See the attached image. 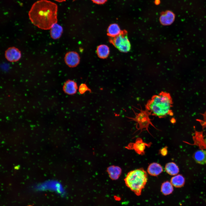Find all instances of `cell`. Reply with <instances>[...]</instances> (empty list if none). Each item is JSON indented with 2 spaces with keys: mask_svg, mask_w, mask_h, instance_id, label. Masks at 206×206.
Instances as JSON below:
<instances>
[{
  "mask_svg": "<svg viewBox=\"0 0 206 206\" xmlns=\"http://www.w3.org/2000/svg\"><path fill=\"white\" fill-rule=\"evenodd\" d=\"M5 56L6 59L11 62L18 61L21 58V53L20 51L14 47H11L5 51Z\"/></svg>",
  "mask_w": 206,
  "mask_h": 206,
  "instance_id": "obj_7",
  "label": "cell"
},
{
  "mask_svg": "<svg viewBox=\"0 0 206 206\" xmlns=\"http://www.w3.org/2000/svg\"><path fill=\"white\" fill-rule=\"evenodd\" d=\"M110 41L120 52H127L130 48L129 41L126 35L122 33L114 37H110Z\"/></svg>",
  "mask_w": 206,
  "mask_h": 206,
  "instance_id": "obj_5",
  "label": "cell"
},
{
  "mask_svg": "<svg viewBox=\"0 0 206 206\" xmlns=\"http://www.w3.org/2000/svg\"><path fill=\"white\" fill-rule=\"evenodd\" d=\"M175 19V14L170 10H167L161 13L159 20L161 23L163 25H168L171 24Z\"/></svg>",
  "mask_w": 206,
  "mask_h": 206,
  "instance_id": "obj_9",
  "label": "cell"
},
{
  "mask_svg": "<svg viewBox=\"0 0 206 206\" xmlns=\"http://www.w3.org/2000/svg\"><path fill=\"white\" fill-rule=\"evenodd\" d=\"M160 153L162 155L165 156L167 153V149L166 147L163 148L160 150Z\"/></svg>",
  "mask_w": 206,
  "mask_h": 206,
  "instance_id": "obj_23",
  "label": "cell"
},
{
  "mask_svg": "<svg viewBox=\"0 0 206 206\" xmlns=\"http://www.w3.org/2000/svg\"><path fill=\"white\" fill-rule=\"evenodd\" d=\"M139 110L140 112L138 113H136L134 111L135 115L134 117H128V118L130 119V121H134L136 122V127L137 131H140V133H141L143 130H146L150 134L148 130L150 125L157 129L151 122V119L149 117L151 114L146 109L145 110L142 109Z\"/></svg>",
  "mask_w": 206,
  "mask_h": 206,
  "instance_id": "obj_4",
  "label": "cell"
},
{
  "mask_svg": "<svg viewBox=\"0 0 206 206\" xmlns=\"http://www.w3.org/2000/svg\"><path fill=\"white\" fill-rule=\"evenodd\" d=\"M163 171L162 166L159 164L153 163L150 164L148 168L147 171L150 175L157 176L161 173Z\"/></svg>",
  "mask_w": 206,
  "mask_h": 206,
  "instance_id": "obj_13",
  "label": "cell"
},
{
  "mask_svg": "<svg viewBox=\"0 0 206 206\" xmlns=\"http://www.w3.org/2000/svg\"><path fill=\"white\" fill-rule=\"evenodd\" d=\"M94 3L98 4L101 5L105 3L107 0H91Z\"/></svg>",
  "mask_w": 206,
  "mask_h": 206,
  "instance_id": "obj_22",
  "label": "cell"
},
{
  "mask_svg": "<svg viewBox=\"0 0 206 206\" xmlns=\"http://www.w3.org/2000/svg\"><path fill=\"white\" fill-rule=\"evenodd\" d=\"M62 27L57 23L54 24L50 29V35L52 38L56 39L61 36L63 32Z\"/></svg>",
  "mask_w": 206,
  "mask_h": 206,
  "instance_id": "obj_14",
  "label": "cell"
},
{
  "mask_svg": "<svg viewBox=\"0 0 206 206\" xmlns=\"http://www.w3.org/2000/svg\"><path fill=\"white\" fill-rule=\"evenodd\" d=\"M161 191L164 195H170L173 191V185L171 182L169 181H165L162 184Z\"/></svg>",
  "mask_w": 206,
  "mask_h": 206,
  "instance_id": "obj_19",
  "label": "cell"
},
{
  "mask_svg": "<svg viewBox=\"0 0 206 206\" xmlns=\"http://www.w3.org/2000/svg\"><path fill=\"white\" fill-rule=\"evenodd\" d=\"M151 143H147L143 141L140 138H138L134 143H130L126 147L128 149L134 150L138 154L143 155L144 153L146 146H150Z\"/></svg>",
  "mask_w": 206,
  "mask_h": 206,
  "instance_id": "obj_6",
  "label": "cell"
},
{
  "mask_svg": "<svg viewBox=\"0 0 206 206\" xmlns=\"http://www.w3.org/2000/svg\"><path fill=\"white\" fill-rule=\"evenodd\" d=\"M96 53L99 58L102 59L106 58L109 55V48L106 45H101L97 47Z\"/></svg>",
  "mask_w": 206,
  "mask_h": 206,
  "instance_id": "obj_16",
  "label": "cell"
},
{
  "mask_svg": "<svg viewBox=\"0 0 206 206\" xmlns=\"http://www.w3.org/2000/svg\"><path fill=\"white\" fill-rule=\"evenodd\" d=\"M154 3L155 5H158L160 3V0H155Z\"/></svg>",
  "mask_w": 206,
  "mask_h": 206,
  "instance_id": "obj_24",
  "label": "cell"
},
{
  "mask_svg": "<svg viewBox=\"0 0 206 206\" xmlns=\"http://www.w3.org/2000/svg\"><path fill=\"white\" fill-rule=\"evenodd\" d=\"M78 89L77 84L74 81L68 80L64 84L63 86L64 92L69 95H72L75 94Z\"/></svg>",
  "mask_w": 206,
  "mask_h": 206,
  "instance_id": "obj_10",
  "label": "cell"
},
{
  "mask_svg": "<svg viewBox=\"0 0 206 206\" xmlns=\"http://www.w3.org/2000/svg\"><path fill=\"white\" fill-rule=\"evenodd\" d=\"M147 176L146 171L141 168L128 172L124 180L127 187L137 196H139L146 183Z\"/></svg>",
  "mask_w": 206,
  "mask_h": 206,
  "instance_id": "obj_3",
  "label": "cell"
},
{
  "mask_svg": "<svg viewBox=\"0 0 206 206\" xmlns=\"http://www.w3.org/2000/svg\"><path fill=\"white\" fill-rule=\"evenodd\" d=\"M185 179L181 175H178L173 177L171 180V183L173 186L177 188L182 187L185 183Z\"/></svg>",
  "mask_w": 206,
  "mask_h": 206,
  "instance_id": "obj_17",
  "label": "cell"
},
{
  "mask_svg": "<svg viewBox=\"0 0 206 206\" xmlns=\"http://www.w3.org/2000/svg\"><path fill=\"white\" fill-rule=\"evenodd\" d=\"M165 170L170 175H175L179 172V169L177 165L173 162L167 163L165 165Z\"/></svg>",
  "mask_w": 206,
  "mask_h": 206,
  "instance_id": "obj_18",
  "label": "cell"
},
{
  "mask_svg": "<svg viewBox=\"0 0 206 206\" xmlns=\"http://www.w3.org/2000/svg\"><path fill=\"white\" fill-rule=\"evenodd\" d=\"M58 6L56 4L47 0H39L34 3L28 15L32 23L39 28L49 29L57 23Z\"/></svg>",
  "mask_w": 206,
  "mask_h": 206,
  "instance_id": "obj_1",
  "label": "cell"
},
{
  "mask_svg": "<svg viewBox=\"0 0 206 206\" xmlns=\"http://www.w3.org/2000/svg\"><path fill=\"white\" fill-rule=\"evenodd\" d=\"M107 34L110 37H114L120 35L122 33L119 25L116 23L110 24L108 27Z\"/></svg>",
  "mask_w": 206,
  "mask_h": 206,
  "instance_id": "obj_15",
  "label": "cell"
},
{
  "mask_svg": "<svg viewBox=\"0 0 206 206\" xmlns=\"http://www.w3.org/2000/svg\"><path fill=\"white\" fill-rule=\"evenodd\" d=\"M196 162L201 165L206 164V150H200L196 151L193 155Z\"/></svg>",
  "mask_w": 206,
  "mask_h": 206,
  "instance_id": "obj_12",
  "label": "cell"
},
{
  "mask_svg": "<svg viewBox=\"0 0 206 206\" xmlns=\"http://www.w3.org/2000/svg\"><path fill=\"white\" fill-rule=\"evenodd\" d=\"M66 64L69 67H74L79 64L80 58L78 54L75 52H70L66 54L64 58Z\"/></svg>",
  "mask_w": 206,
  "mask_h": 206,
  "instance_id": "obj_8",
  "label": "cell"
},
{
  "mask_svg": "<svg viewBox=\"0 0 206 206\" xmlns=\"http://www.w3.org/2000/svg\"><path fill=\"white\" fill-rule=\"evenodd\" d=\"M173 104L170 94L162 92L153 96L147 102L145 108L151 115L162 118L168 115H173L171 110Z\"/></svg>",
  "mask_w": 206,
  "mask_h": 206,
  "instance_id": "obj_2",
  "label": "cell"
},
{
  "mask_svg": "<svg viewBox=\"0 0 206 206\" xmlns=\"http://www.w3.org/2000/svg\"><path fill=\"white\" fill-rule=\"evenodd\" d=\"M87 91H91L90 89L85 84H82L79 86V91L81 94H83Z\"/></svg>",
  "mask_w": 206,
  "mask_h": 206,
  "instance_id": "obj_20",
  "label": "cell"
},
{
  "mask_svg": "<svg viewBox=\"0 0 206 206\" xmlns=\"http://www.w3.org/2000/svg\"><path fill=\"white\" fill-rule=\"evenodd\" d=\"M54 0L56 1L59 2H63L65 1L66 0Z\"/></svg>",
  "mask_w": 206,
  "mask_h": 206,
  "instance_id": "obj_25",
  "label": "cell"
},
{
  "mask_svg": "<svg viewBox=\"0 0 206 206\" xmlns=\"http://www.w3.org/2000/svg\"><path fill=\"white\" fill-rule=\"evenodd\" d=\"M107 171L111 179L116 180L118 179L120 175L122 170L118 166L112 165L107 168Z\"/></svg>",
  "mask_w": 206,
  "mask_h": 206,
  "instance_id": "obj_11",
  "label": "cell"
},
{
  "mask_svg": "<svg viewBox=\"0 0 206 206\" xmlns=\"http://www.w3.org/2000/svg\"><path fill=\"white\" fill-rule=\"evenodd\" d=\"M202 115L203 116V119H197V120L200 123L203 127H206V111Z\"/></svg>",
  "mask_w": 206,
  "mask_h": 206,
  "instance_id": "obj_21",
  "label": "cell"
}]
</instances>
